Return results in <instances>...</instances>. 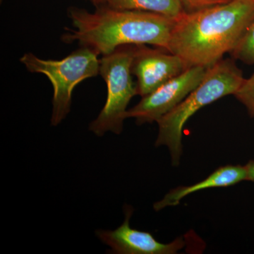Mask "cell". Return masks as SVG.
I'll use <instances>...</instances> for the list:
<instances>
[{
	"label": "cell",
	"mask_w": 254,
	"mask_h": 254,
	"mask_svg": "<svg viewBox=\"0 0 254 254\" xmlns=\"http://www.w3.org/2000/svg\"><path fill=\"white\" fill-rule=\"evenodd\" d=\"M67 14L72 28H65L62 41L77 42L102 56L123 46L150 45L169 52L176 21L155 13L114 9L107 4L93 12L70 6Z\"/></svg>",
	"instance_id": "obj_1"
},
{
	"label": "cell",
	"mask_w": 254,
	"mask_h": 254,
	"mask_svg": "<svg viewBox=\"0 0 254 254\" xmlns=\"http://www.w3.org/2000/svg\"><path fill=\"white\" fill-rule=\"evenodd\" d=\"M254 18V0H232L176 19L169 52L189 68H208L232 53Z\"/></svg>",
	"instance_id": "obj_2"
},
{
	"label": "cell",
	"mask_w": 254,
	"mask_h": 254,
	"mask_svg": "<svg viewBox=\"0 0 254 254\" xmlns=\"http://www.w3.org/2000/svg\"><path fill=\"white\" fill-rule=\"evenodd\" d=\"M245 79L234 60L222 59L208 67L201 83L157 122L159 132L155 145L168 147L173 166L180 165L183 128L189 119L203 107L235 94Z\"/></svg>",
	"instance_id": "obj_3"
},
{
	"label": "cell",
	"mask_w": 254,
	"mask_h": 254,
	"mask_svg": "<svg viewBox=\"0 0 254 254\" xmlns=\"http://www.w3.org/2000/svg\"><path fill=\"white\" fill-rule=\"evenodd\" d=\"M98 56L93 50L81 46L60 60L41 59L31 53H25L20 58L28 71L44 74L53 85L52 126H58L67 116L75 87L99 74Z\"/></svg>",
	"instance_id": "obj_4"
},
{
	"label": "cell",
	"mask_w": 254,
	"mask_h": 254,
	"mask_svg": "<svg viewBox=\"0 0 254 254\" xmlns=\"http://www.w3.org/2000/svg\"><path fill=\"white\" fill-rule=\"evenodd\" d=\"M133 46H123L100 59L99 74L108 88L106 103L98 118L89 125V130L98 136L106 132L120 134L127 119V106L138 95L136 82L132 78Z\"/></svg>",
	"instance_id": "obj_5"
},
{
	"label": "cell",
	"mask_w": 254,
	"mask_h": 254,
	"mask_svg": "<svg viewBox=\"0 0 254 254\" xmlns=\"http://www.w3.org/2000/svg\"><path fill=\"white\" fill-rule=\"evenodd\" d=\"M208 68L192 66L143 97L127 110V118H134L138 125L158 122L171 111L201 83Z\"/></svg>",
	"instance_id": "obj_6"
},
{
	"label": "cell",
	"mask_w": 254,
	"mask_h": 254,
	"mask_svg": "<svg viewBox=\"0 0 254 254\" xmlns=\"http://www.w3.org/2000/svg\"><path fill=\"white\" fill-rule=\"evenodd\" d=\"M189 68L178 55L145 45L133 46L132 75L136 78L137 92L142 98Z\"/></svg>",
	"instance_id": "obj_7"
},
{
	"label": "cell",
	"mask_w": 254,
	"mask_h": 254,
	"mask_svg": "<svg viewBox=\"0 0 254 254\" xmlns=\"http://www.w3.org/2000/svg\"><path fill=\"white\" fill-rule=\"evenodd\" d=\"M133 210L126 206L125 220L115 230H97L96 235L103 243L109 246L111 252L120 254H175L185 247L183 239L178 238L169 244L155 240L149 232L131 228L129 225Z\"/></svg>",
	"instance_id": "obj_8"
},
{
	"label": "cell",
	"mask_w": 254,
	"mask_h": 254,
	"mask_svg": "<svg viewBox=\"0 0 254 254\" xmlns=\"http://www.w3.org/2000/svg\"><path fill=\"white\" fill-rule=\"evenodd\" d=\"M247 180V170L242 165H226L221 167L207 178L190 186L180 187L170 190L163 199L153 205L155 211L166 207L175 206L187 195L205 189L233 186Z\"/></svg>",
	"instance_id": "obj_9"
},
{
	"label": "cell",
	"mask_w": 254,
	"mask_h": 254,
	"mask_svg": "<svg viewBox=\"0 0 254 254\" xmlns=\"http://www.w3.org/2000/svg\"><path fill=\"white\" fill-rule=\"evenodd\" d=\"M106 4L114 9L148 11L173 19L185 12L181 0H108Z\"/></svg>",
	"instance_id": "obj_10"
},
{
	"label": "cell",
	"mask_w": 254,
	"mask_h": 254,
	"mask_svg": "<svg viewBox=\"0 0 254 254\" xmlns=\"http://www.w3.org/2000/svg\"><path fill=\"white\" fill-rule=\"evenodd\" d=\"M231 53L234 59L246 64H254V18Z\"/></svg>",
	"instance_id": "obj_11"
},
{
	"label": "cell",
	"mask_w": 254,
	"mask_h": 254,
	"mask_svg": "<svg viewBox=\"0 0 254 254\" xmlns=\"http://www.w3.org/2000/svg\"><path fill=\"white\" fill-rule=\"evenodd\" d=\"M233 95L245 105L250 117L254 118V73L250 78H245Z\"/></svg>",
	"instance_id": "obj_12"
},
{
	"label": "cell",
	"mask_w": 254,
	"mask_h": 254,
	"mask_svg": "<svg viewBox=\"0 0 254 254\" xmlns=\"http://www.w3.org/2000/svg\"><path fill=\"white\" fill-rule=\"evenodd\" d=\"M231 1L232 0H181L185 12H193Z\"/></svg>",
	"instance_id": "obj_13"
},
{
	"label": "cell",
	"mask_w": 254,
	"mask_h": 254,
	"mask_svg": "<svg viewBox=\"0 0 254 254\" xmlns=\"http://www.w3.org/2000/svg\"><path fill=\"white\" fill-rule=\"evenodd\" d=\"M247 170V181L254 182V160H250L245 165Z\"/></svg>",
	"instance_id": "obj_14"
},
{
	"label": "cell",
	"mask_w": 254,
	"mask_h": 254,
	"mask_svg": "<svg viewBox=\"0 0 254 254\" xmlns=\"http://www.w3.org/2000/svg\"><path fill=\"white\" fill-rule=\"evenodd\" d=\"M90 1H91L95 6L98 7V6H102V5L106 4L108 0H90Z\"/></svg>",
	"instance_id": "obj_15"
}]
</instances>
